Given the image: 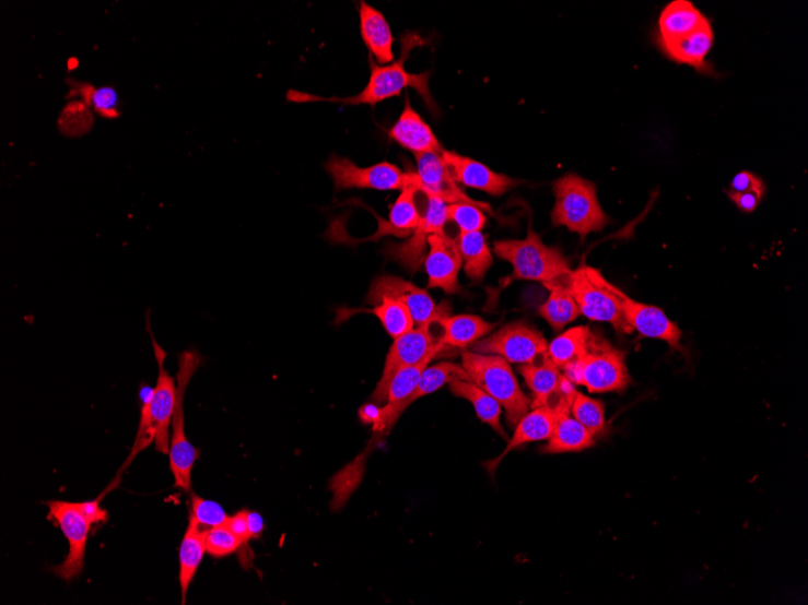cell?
<instances>
[{
  "label": "cell",
  "mask_w": 808,
  "mask_h": 605,
  "mask_svg": "<svg viewBox=\"0 0 808 605\" xmlns=\"http://www.w3.org/2000/svg\"><path fill=\"white\" fill-rule=\"evenodd\" d=\"M441 325L432 321L423 327H415L407 334L394 340V344L385 360L383 376L372 395L375 404L386 402L389 384L398 370L423 361L431 353L442 352L445 345L441 344Z\"/></svg>",
  "instance_id": "cell-8"
},
{
  "label": "cell",
  "mask_w": 808,
  "mask_h": 605,
  "mask_svg": "<svg viewBox=\"0 0 808 605\" xmlns=\"http://www.w3.org/2000/svg\"><path fill=\"white\" fill-rule=\"evenodd\" d=\"M147 327L150 331L154 353L159 367L156 387L154 388L151 402V413L155 429L156 451L169 452V425L173 424V415L177 399L176 382L165 369L166 352L159 346L151 329L150 318L147 317Z\"/></svg>",
  "instance_id": "cell-14"
},
{
  "label": "cell",
  "mask_w": 808,
  "mask_h": 605,
  "mask_svg": "<svg viewBox=\"0 0 808 605\" xmlns=\"http://www.w3.org/2000/svg\"><path fill=\"white\" fill-rule=\"evenodd\" d=\"M99 499L93 501H85V503H75V507L81 511L82 515L91 523L97 524L106 522L108 520V513L105 509L99 506Z\"/></svg>",
  "instance_id": "cell-44"
},
{
  "label": "cell",
  "mask_w": 808,
  "mask_h": 605,
  "mask_svg": "<svg viewBox=\"0 0 808 605\" xmlns=\"http://www.w3.org/2000/svg\"><path fill=\"white\" fill-rule=\"evenodd\" d=\"M565 278L543 284L549 289L550 296L548 301L539 307V315L554 331H561L582 316L572 294L566 288Z\"/></svg>",
  "instance_id": "cell-31"
},
{
  "label": "cell",
  "mask_w": 808,
  "mask_h": 605,
  "mask_svg": "<svg viewBox=\"0 0 808 605\" xmlns=\"http://www.w3.org/2000/svg\"><path fill=\"white\" fill-rule=\"evenodd\" d=\"M454 380H462L472 382L468 372L465 371L462 365L454 363H440L432 368H426L415 387V390L405 401L396 406L386 426V431H390L396 422L405 413V410L419 401L420 398L435 393L445 384H449Z\"/></svg>",
  "instance_id": "cell-25"
},
{
  "label": "cell",
  "mask_w": 808,
  "mask_h": 605,
  "mask_svg": "<svg viewBox=\"0 0 808 605\" xmlns=\"http://www.w3.org/2000/svg\"><path fill=\"white\" fill-rule=\"evenodd\" d=\"M440 353L441 352L431 353L430 356H428L423 361L412 365V367H407L398 370L395 373L388 388L386 404L384 407H382L383 420L380 431H386V426H388V420L393 414L394 408L400 405L405 401V399L413 393L415 387L421 379V375H423L430 361L432 359H435Z\"/></svg>",
  "instance_id": "cell-33"
},
{
  "label": "cell",
  "mask_w": 808,
  "mask_h": 605,
  "mask_svg": "<svg viewBox=\"0 0 808 605\" xmlns=\"http://www.w3.org/2000/svg\"><path fill=\"white\" fill-rule=\"evenodd\" d=\"M361 36L374 62L385 66L395 61L394 37L388 21L377 9L361 2L359 8Z\"/></svg>",
  "instance_id": "cell-24"
},
{
  "label": "cell",
  "mask_w": 808,
  "mask_h": 605,
  "mask_svg": "<svg viewBox=\"0 0 808 605\" xmlns=\"http://www.w3.org/2000/svg\"><path fill=\"white\" fill-rule=\"evenodd\" d=\"M494 253L514 268L511 276L503 282L502 289L514 281H535L550 283L571 275L569 260L560 248L549 247L541 237L528 227L525 239H503L494 244Z\"/></svg>",
  "instance_id": "cell-2"
},
{
  "label": "cell",
  "mask_w": 808,
  "mask_h": 605,
  "mask_svg": "<svg viewBox=\"0 0 808 605\" xmlns=\"http://www.w3.org/2000/svg\"><path fill=\"white\" fill-rule=\"evenodd\" d=\"M753 190H765L764 180L748 170L737 174L730 186V191L735 193H741Z\"/></svg>",
  "instance_id": "cell-42"
},
{
  "label": "cell",
  "mask_w": 808,
  "mask_h": 605,
  "mask_svg": "<svg viewBox=\"0 0 808 605\" xmlns=\"http://www.w3.org/2000/svg\"><path fill=\"white\" fill-rule=\"evenodd\" d=\"M429 253L425 258V270L429 277L428 288H440L447 294L461 292L459 272L462 258L455 239L445 233L429 237Z\"/></svg>",
  "instance_id": "cell-17"
},
{
  "label": "cell",
  "mask_w": 808,
  "mask_h": 605,
  "mask_svg": "<svg viewBox=\"0 0 808 605\" xmlns=\"http://www.w3.org/2000/svg\"><path fill=\"white\" fill-rule=\"evenodd\" d=\"M553 226H564L585 239L592 233L601 232L610 223L609 215L599 203L595 182L567 174L553 182Z\"/></svg>",
  "instance_id": "cell-3"
},
{
  "label": "cell",
  "mask_w": 808,
  "mask_h": 605,
  "mask_svg": "<svg viewBox=\"0 0 808 605\" xmlns=\"http://www.w3.org/2000/svg\"><path fill=\"white\" fill-rule=\"evenodd\" d=\"M388 134L393 141L414 155L424 153L442 154L445 151L434 131L414 110L408 97L401 117L398 118Z\"/></svg>",
  "instance_id": "cell-20"
},
{
  "label": "cell",
  "mask_w": 808,
  "mask_h": 605,
  "mask_svg": "<svg viewBox=\"0 0 808 605\" xmlns=\"http://www.w3.org/2000/svg\"><path fill=\"white\" fill-rule=\"evenodd\" d=\"M419 43L415 36H407L402 43L400 60L394 61L390 64L380 66L371 59L370 82L356 96L325 98L291 91L288 97L293 102H329L340 103V105L346 106L367 105L374 107L386 99L400 96L407 87H413L421 98L424 99L426 107L432 112L437 114L436 103L434 97L431 96L429 87L431 73L412 74L405 67L409 52L418 47Z\"/></svg>",
  "instance_id": "cell-1"
},
{
  "label": "cell",
  "mask_w": 808,
  "mask_h": 605,
  "mask_svg": "<svg viewBox=\"0 0 808 605\" xmlns=\"http://www.w3.org/2000/svg\"><path fill=\"white\" fill-rule=\"evenodd\" d=\"M247 511L248 510H243L237 512L236 515L227 519L225 523V526L235 534L236 538L241 541L243 546H246L249 541L253 539V535L248 530Z\"/></svg>",
  "instance_id": "cell-43"
},
{
  "label": "cell",
  "mask_w": 808,
  "mask_h": 605,
  "mask_svg": "<svg viewBox=\"0 0 808 605\" xmlns=\"http://www.w3.org/2000/svg\"><path fill=\"white\" fill-rule=\"evenodd\" d=\"M425 211L421 213V220L412 236L401 245H390L386 249L389 258L400 262L402 266L411 272L418 271L426 258L429 237L445 233L448 223V204L436 197L425 195Z\"/></svg>",
  "instance_id": "cell-13"
},
{
  "label": "cell",
  "mask_w": 808,
  "mask_h": 605,
  "mask_svg": "<svg viewBox=\"0 0 808 605\" xmlns=\"http://www.w3.org/2000/svg\"><path fill=\"white\" fill-rule=\"evenodd\" d=\"M247 523L249 533L254 538H259L260 534L265 531V521L260 513L254 511H247Z\"/></svg>",
  "instance_id": "cell-46"
},
{
  "label": "cell",
  "mask_w": 808,
  "mask_h": 605,
  "mask_svg": "<svg viewBox=\"0 0 808 605\" xmlns=\"http://www.w3.org/2000/svg\"><path fill=\"white\" fill-rule=\"evenodd\" d=\"M363 424L373 425L375 431H380L383 420V408L377 404L363 405L359 411Z\"/></svg>",
  "instance_id": "cell-45"
},
{
  "label": "cell",
  "mask_w": 808,
  "mask_h": 605,
  "mask_svg": "<svg viewBox=\"0 0 808 605\" xmlns=\"http://www.w3.org/2000/svg\"><path fill=\"white\" fill-rule=\"evenodd\" d=\"M475 353L499 356L508 363L529 364L548 352L549 342L539 330L526 323H512L471 345Z\"/></svg>",
  "instance_id": "cell-10"
},
{
  "label": "cell",
  "mask_w": 808,
  "mask_h": 605,
  "mask_svg": "<svg viewBox=\"0 0 808 605\" xmlns=\"http://www.w3.org/2000/svg\"><path fill=\"white\" fill-rule=\"evenodd\" d=\"M200 524L189 518V526L181 541L179 549V584L181 591V604H186V597L198 568L207 554V533Z\"/></svg>",
  "instance_id": "cell-26"
},
{
  "label": "cell",
  "mask_w": 808,
  "mask_h": 605,
  "mask_svg": "<svg viewBox=\"0 0 808 605\" xmlns=\"http://www.w3.org/2000/svg\"><path fill=\"white\" fill-rule=\"evenodd\" d=\"M417 158V175L421 182V193L436 197L447 204L470 203L487 213L493 214L491 205L483 201H476L466 195L454 180L449 168L443 162L441 154L424 153L414 155Z\"/></svg>",
  "instance_id": "cell-15"
},
{
  "label": "cell",
  "mask_w": 808,
  "mask_h": 605,
  "mask_svg": "<svg viewBox=\"0 0 808 605\" xmlns=\"http://www.w3.org/2000/svg\"><path fill=\"white\" fill-rule=\"evenodd\" d=\"M202 529L211 530L224 526L230 517L226 515L224 509L211 500H204L197 495L191 496V513Z\"/></svg>",
  "instance_id": "cell-38"
},
{
  "label": "cell",
  "mask_w": 808,
  "mask_h": 605,
  "mask_svg": "<svg viewBox=\"0 0 808 605\" xmlns=\"http://www.w3.org/2000/svg\"><path fill=\"white\" fill-rule=\"evenodd\" d=\"M563 413H571V408H554L551 406L532 407V411L523 417L515 427L514 437L508 440L505 452L499 456L495 463H491L489 470H495V465L504 459V456L523 444L549 440L552 436L558 417Z\"/></svg>",
  "instance_id": "cell-23"
},
{
  "label": "cell",
  "mask_w": 808,
  "mask_h": 605,
  "mask_svg": "<svg viewBox=\"0 0 808 605\" xmlns=\"http://www.w3.org/2000/svg\"><path fill=\"white\" fill-rule=\"evenodd\" d=\"M462 368L475 384L503 406L508 426L515 428L529 413L530 399L522 391L510 363L504 358L491 354L464 352Z\"/></svg>",
  "instance_id": "cell-4"
},
{
  "label": "cell",
  "mask_w": 808,
  "mask_h": 605,
  "mask_svg": "<svg viewBox=\"0 0 808 605\" xmlns=\"http://www.w3.org/2000/svg\"><path fill=\"white\" fill-rule=\"evenodd\" d=\"M563 371L569 381L586 387L590 393L622 392L631 382L624 353L597 335L584 356Z\"/></svg>",
  "instance_id": "cell-5"
},
{
  "label": "cell",
  "mask_w": 808,
  "mask_h": 605,
  "mask_svg": "<svg viewBox=\"0 0 808 605\" xmlns=\"http://www.w3.org/2000/svg\"><path fill=\"white\" fill-rule=\"evenodd\" d=\"M728 198L737 205L739 211L753 213L765 197V190H753L741 193L727 192Z\"/></svg>",
  "instance_id": "cell-41"
},
{
  "label": "cell",
  "mask_w": 808,
  "mask_h": 605,
  "mask_svg": "<svg viewBox=\"0 0 808 605\" xmlns=\"http://www.w3.org/2000/svg\"><path fill=\"white\" fill-rule=\"evenodd\" d=\"M326 170L335 181L338 191L346 189L405 190L421 182L413 170L403 173L401 168L380 163L370 167H359L351 159L333 155L326 164Z\"/></svg>",
  "instance_id": "cell-9"
},
{
  "label": "cell",
  "mask_w": 808,
  "mask_h": 605,
  "mask_svg": "<svg viewBox=\"0 0 808 605\" xmlns=\"http://www.w3.org/2000/svg\"><path fill=\"white\" fill-rule=\"evenodd\" d=\"M595 443L594 434L579 424L571 413H563L558 417L543 452L550 454L579 452L595 447Z\"/></svg>",
  "instance_id": "cell-28"
},
{
  "label": "cell",
  "mask_w": 808,
  "mask_h": 605,
  "mask_svg": "<svg viewBox=\"0 0 808 605\" xmlns=\"http://www.w3.org/2000/svg\"><path fill=\"white\" fill-rule=\"evenodd\" d=\"M710 20L689 0H674L663 10L657 21L656 44L689 36Z\"/></svg>",
  "instance_id": "cell-22"
},
{
  "label": "cell",
  "mask_w": 808,
  "mask_h": 605,
  "mask_svg": "<svg viewBox=\"0 0 808 605\" xmlns=\"http://www.w3.org/2000/svg\"><path fill=\"white\" fill-rule=\"evenodd\" d=\"M441 327V344L455 348H465L489 335L496 325L488 323L478 316L460 315L448 316L442 319Z\"/></svg>",
  "instance_id": "cell-29"
},
{
  "label": "cell",
  "mask_w": 808,
  "mask_h": 605,
  "mask_svg": "<svg viewBox=\"0 0 808 605\" xmlns=\"http://www.w3.org/2000/svg\"><path fill=\"white\" fill-rule=\"evenodd\" d=\"M450 392L455 396L466 399L470 402L480 418L489 427H492L499 436L508 439L505 429L502 426L503 406L500 405L492 395H489L473 382L454 380L449 383Z\"/></svg>",
  "instance_id": "cell-30"
},
{
  "label": "cell",
  "mask_w": 808,
  "mask_h": 605,
  "mask_svg": "<svg viewBox=\"0 0 808 605\" xmlns=\"http://www.w3.org/2000/svg\"><path fill=\"white\" fill-rule=\"evenodd\" d=\"M713 45L714 31L711 22H709V24L703 25L687 37L657 44V47L668 60L690 66L702 73H709L707 56L712 51Z\"/></svg>",
  "instance_id": "cell-21"
},
{
  "label": "cell",
  "mask_w": 808,
  "mask_h": 605,
  "mask_svg": "<svg viewBox=\"0 0 808 605\" xmlns=\"http://www.w3.org/2000/svg\"><path fill=\"white\" fill-rule=\"evenodd\" d=\"M448 222L457 224L460 233H482L487 224L483 210L470 203L448 204Z\"/></svg>",
  "instance_id": "cell-37"
},
{
  "label": "cell",
  "mask_w": 808,
  "mask_h": 605,
  "mask_svg": "<svg viewBox=\"0 0 808 605\" xmlns=\"http://www.w3.org/2000/svg\"><path fill=\"white\" fill-rule=\"evenodd\" d=\"M443 162L458 185L484 191L492 197H502L520 185V180L496 174L493 169L476 162V159L455 152L443 151Z\"/></svg>",
  "instance_id": "cell-18"
},
{
  "label": "cell",
  "mask_w": 808,
  "mask_h": 605,
  "mask_svg": "<svg viewBox=\"0 0 808 605\" xmlns=\"http://www.w3.org/2000/svg\"><path fill=\"white\" fill-rule=\"evenodd\" d=\"M565 285L577 304L579 313L590 321L609 323L619 333H633L614 295L617 287L599 270L588 265L579 266L565 278Z\"/></svg>",
  "instance_id": "cell-6"
},
{
  "label": "cell",
  "mask_w": 808,
  "mask_h": 605,
  "mask_svg": "<svg viewBox=\"0 0 808 605\" xmlns=\"http://www.w3.org/2000/svg\"><path fill=\"white\" fill-rule=\"evenodd\" d=\"M177 373V399L173 415V437L169 439V470L175 477V487L190 490L191 472L199 459V451L192 447L186 436L185 395L187 387L201 363L200 354L187 351L179 354Z\"/></svg>",
  "instance_id": "cell-7"
},
{
  "label": "cell",
  "mask_w": 808,
  "mask_h": 605,
  "mask_svg": "<svg viewBox=\"0 0 808 605\" xmlns=\"http://www.w3.org/2000/svg\"><path fill=\"white\" fill-rule=\"evenodd\" d=\"M614 295L621 305L625 322L632 330L639 331L645 337L663 340L671 348L681 349V330L670 321L661 308L635 301L618 287L614 288Z\"/></svg>",
  "instance_id": "cell-16"
},
{
  "label": "cell",
  "mask_w": 808,
  "mask_h": 605,
  "mask_svg": "<svg viewBox=\"0 0 808 605\" xmlns=\"http://www.w3.org/2000/svg\"><path fill=\"white\" fill-rule=\"evenodd\" d=\"M370 312L379 318L386 333L394 340L415 328L411 312L400 301L384 298Z\"/></svg>",
  "instance_id": "cell-35"
},
{
  "label": "cell",
  "mask_w": 808,
  "mask_h": 605,
  "mask_svg": "<svg viewBox=\"0 0 808 605\" xmlns=\"http://www.w3.org/2000/svg\"><path fill=\"white\" fill-rule=\"evenodd\" d=\"M594 336L588 327L569 329L551 342L548 348L549 357L560 370H564L584 356Z\"/></svg>",
  "instance_id": "cell-34"
},
{
  "label": "cell",
  "mask_w": 808,
  "mask_h": 605,
  "mask_svg": "<svg viewBox=\"0 0 808 605\" xmlns=\"http://www.w3.org/2000/svg\"><path fill=\"white\" fill-rule=\"evenodd\" d=\"M519 372L532 392V407L544 405L555 407L569 394L564 375L550 359L548 352L531 363L522 365Z\"/></svg>",
  "instance_id": "cell-19"
},
{
  "label": "cell",
  "mask_w": 808,
  "mask_h": 605,
  "mask_svg": "<svg viewBox=\"0 0 808 605\" xmlns=\"http://www.w3.org/2000/svg\"><path fill=\"white\" fill-rule=\"evenodd\" d=\"M455 244L459 248L466 276L473 282H482L494 261L485 236L482 233H460Z\"/></svg>",
  "instance_id": "cell-32"
},
{
  "label": "cell",
  "mask_w": 808,
  "mask_h": 605,
  "mask_svg": "<svg viewBox=\"0 0 808 605\" xmlns=\"http://www.w3.org/2000/svg\"><path fill=\"white\" fill-rule=\"evenodd\" d=\"M384 298L402 302L411 312L415 327L449 316L446 305L437 306L426 290L400 277L384 275L373 281L367 296L368 304L378 305Z\"/></svg>",
  "instance_id": "cell-11"
},
{
  "label": "cell",
  "mask_w": 808,
  "mask_h": 605,
  "mask_svg": "<svg viewBox=\"0 0 808 605\" xmlns=\"http://www.w3.org/2000/svg\"><path fill=\"white\" fill-rule=\"evenodd\" d=\"M85 99L102 117L116 118L119 114V95L112 86L93 88L89 91Z\"/></svg>",
  "instance_id": "cell-40"
},
{
  "label": "cell",
  "mask_w": 808,
  "mask_h": 605,
  "mask_svg": "<svg viewBox=\"0 0 808 605\" xmlns=\"http://www.w3.org/2000/svg\"><path fill=\"white\" fill-rule=\"evenodd\" d=\"M419 192V186H411L401 191V195L393 204L389 221L379 220L380 225L374 239L389 235L401 238L412 236L421 220L415 201Z\"/></svg>",
  "instance_id": "cell-27"
},
{
  "label": "cell",
  "mask_w": 808,
  "mask_h": 605,
  "mask_svg": "<svg viewBox=\"0 0 808 605\" xmlns=\"http://www.w3.org/2000/svg\"><path fill=\"white\" fill-rule=\"evenodd\" d=\"M235 534L225 526L214 527L207 533V551L215 558L226 557L242 547Z\"/></svg>",
  "instance_id": "cell-39"
},
{
  "label": "cell",
  "mask_w": 808,
  "mask_h": 605,
  "mask_svg": "<svg viewBox=\"0 0 808 605\" xmlns=\"http://www.w3.org/2000/svg\"><path fill=\"white\" fill-rule=\"evenodd\" d=\"M571 414L579 424L594 434L595 438L601 437L607 431L605 404L596 401V399L576 391L572 399Z\"/></svg>",
  "instance_id": "cell-36"
},
{
  "label": "cell",
  "mask_w": 808,
  "mask_h": 605,
  "mask_svg": "<svg viewBox=\"0 0 808 605\" xmlns=\"http://www.w3.org/2000/svg\"><path fill=\"white\" fill-rule=\"evenodd\" d=\"M48 506L50 509L49 519L59 524L68 544H70V553H68L65 562L50 568V570L57 577L71 581L83 572L87 536L93 524L82 515L75 503L55 500L49 501Z\"/></svg>",
  "instance_id": "cell-12"
}]
</instances>
